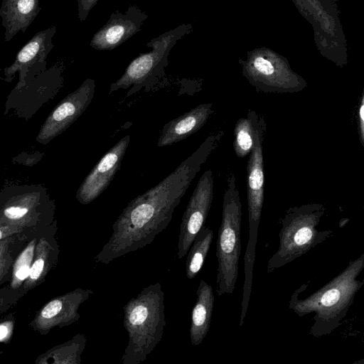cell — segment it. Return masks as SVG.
I'll return each mask as SVG.
<instances>
[{
	"label": "cell",
	"mask_w": 364,
	"mask_h": 364,
	"mask_svg": "<svg viewBox=\"0 0 364 364\" xmlns=\"http://www.w3.org/2000/svg\"><path fill=\"white\" fill-rule=\"evenodd\" d=\"M86 342L85 334L77 333L70 340L55 346L38 355L35 363L80 364L81 355L85 348Z\"/></svg>",
	"instance_id": "obj_20"
},
{
	"label": "cell",
	"mask_w": 364,
	"mask_h": 364,
	"mask_svg": "<svg viewBox=\"0 0 364 364\" xmlns=\"http://www.w3.org/2000/svg\"><path fill=\"white\" fill-rule=\"evenodd\" d=\"M41 11L39 0H2L0 17L6 42L20 31L25 33Z\"/></svg>",
	"instance_id": "obj_17"
},
{
	"label": "cell",
	"mask_w": 364,
	"mask_h": 364,
	"mask_svg": "<svg viewBox=\"0 0 364 364\" xmlns=\"http://www.w3.org/2000/svg\"><path fill=\"white\" fill-rule=\"evenodd\" d=\"M14 237L4 239L0 241V260L9 252V247L14 242Z\"/></svg>",
	"instance_id": "obj_30"
},
{
	"label": "cell",
	"mask_w": 364,
	"mask_h": 364,
	"mask_svg": "<svg viewBox=\"0 0 364 364\" xmlns=\"http://www.w3.org/2000/svg\"><path fill=\"white\" fill-rule=\"evenodd\" d=\"M2 221H1V219L0 218V224H2Z\"/></svg>",
	"instance_id": "obj_31"
},
{
	"label": "cell",
	"mask_w": 364,
	"mask_h": 364,
	"mask_svg": "<svg viewBox=\"0 0 364 364\" xmlns=\"http://www.w3.org/2000/svg\"><path fill=\"white\" fill-rule=\"evenodd\" d=\"M129 141V134L122 138L87 174L76 193V199L80 204L92 203L107 189L120 168Z\"/></svg>",
	"instance_id": "obj_14"
},
{
	"label": "cell",
	"mask_w": 364,
	"mask_h": 364,
	"mask_svg": "<svg viewBox=\"0 0 364 364\" xmlns=\"http://www.w3.org/2000/svg\"><path fill=\"white\" fill-rule=\"evenodd\" d=\"M25 229L13 225L0 224V241L22 233Z\"/></svg>",
	"instance_id": "obj_29"
},
{
	"label": "cell",
	"mask_w": 364,
	"mask_h": 364,
	"mask_svg": "<svg viewBox=\"0 0 364 364\" xmlns=\"http://www.w3.org/2000/svg\"><path fill=\"white\" fill-rule=\"evenodd\" d=\"M363 269L364 253L351 259L343 271L306 298H299L304 286L292 294L289 309L300 317L314 314L310 334L320 338L331 333L341 325L364 284V279L358 278Z\"/></svg>",
	"instance_id": "obj_1"
},
{
	"label": "cell",
	"mask_w": 364,
	"mask_h": 364,
	"mask_svg": "<svg viewBox=\"0 0 364 364\" xmlns=\"http://www.w3.org/2000/svg\"><path fill=\"white\" fill-rule=\"evenodd\" d=\"M213 237V231L203 226L194 238L187 254L186 275L189 279L196 277L203 266Z\"/></svg>",
	"instance_id": "obj_21"
},
{
	"label": "cell",
	"mask_w": 364,
	"mask_h": 364,
	"mask_svg": "<svg viewBox=\"0 0 364 364\" xmlns=\"http://www.w3.org/2000/svg\"><path fill=\"white\" fill-rule=\"evenodd\" d=\"M37 239L31 240L18 255L11 266V279L9 286L13 289H20L26 279L31 269Z\"/></svg>",
	"instance_id": "obj_23"
},
{
	"label": "cell",
	"mask_w": 364,
	"mask_h": 364,
	"mask_svg": "<svg viewBox=\"0 0 364 364\" xmlns=\"http://www.w3.org/2000/svg\"><path fill=\"white\" fill-rule=\"evenodd\" d=\"M212 107V103L200 104L167 122L161 131L156 146H170L198 131L213 114Z\"/></svg>",
	"instance_id": "obj_16"
},
{
	"label": "cell",
	"mask_w": 364,
	"mask_h": 364,
	"mask_svg": "<svg viewBox=\"0 0 364 364\" xmlns=\"http://www.w3.org/2000/svg\"><path fill=\"white\" fill-rule=\"evenodd\" d=\"M214 300L212 287L201 279L196 291V301L191 318L190 339L193 346L201 344L209 331Z\"/></svg>",
	"instance_id": "obj_18"
},
{
	"label": "cell",
	"mask_w": 364,
	"mask_h": 364,
	"mask_svg": "<svg viewBox=\"0 0 364 364\" xmlns=\"http://www.w3.org/2000/svg\"><path fill=\"white\" fill-rule=\"evenodd\" d=\"M191 31L192 25L183 23L152 38L146 45L151 50L139 54L129 64L122 75L111 84L109 94L131 87L127 92L129 96L144 87L152 86L164 75L171 49Z\"/></svg>",
	"instance_id": "obj_5"
},
{
	"label": "cell",
	"mask_w": 364,
	"mask_h": 364,
	"mask_svg": "<svg viewBox=\"0 0 364 364\" xmlns=\"http://www.w3.org/2000/svg\"><path fill=\"white\" fill-rule=\"evenodd\" d=\"M95 92V81L87 78L78 88L63 98L41 127L36 141L46 145L69 128L88 107Z\"/></svg>",
	"instance_id": "obj_10"
},
{
	"label": "cell",
	"mask_w": 364,
	"mask_h": 364,
	"mask_svg": "<svg viewBox=\"0 0 364 364\" xmlns=\"http://www.w3.org/2000/svg\"><path fill=\"white\" fill-rule=\"evenodd\" d=\"M325 210L322 204L309 203L286 211L280 221L278 249L267 264L268 274L303 256L333 235V230L318 228Z\"/></svg>",
	"instance_id": "obj_3"
},
{
	"label": "cell",
	"mask_w": 364,
	"mask_h": 364,
	"mask_svg": "<svg viewBox=\"0 0 364 364\" xmlns=\"http://www.w3.org/2000/svg\"><path fill=\"white\" fill-rule=\"evenodd\" d=\"M93 293L92 289L77 288L52 299L37 311L30 327L45 336L55 327L62 328L75 323L80 317V305Z\"/></svg>",
	"instance_id": "obj_12"
},
{
	"label": "cell",
	"mask_w": 364,
	"mask_h": 364,
	"mask_svg": "<svg viewBox=\"0 0 364 364\" xmlns=\"http://www.w3.org/2000/svg\"><path fill=\"white\" fill-rule=\"evenodd\" d=\"M13 261V257L10 252H8L4 257L0 260V287L6 282V279H8Z\"/></svg>",
	"instance_id": "obj_27"
},
{
	"label": "cell",
	"mask_w": 364,
	"mask_h": 364,
	"mask_svg": "<svg viewBox=\"0 0 364 364\" xmlns=\"http://www.w3.org/2000/svg\"><path fill=\"white\" fill-rule=\"evenodd\" d=\"M358 131L360 142L364 146V91L362 92L358 109Z\"/></svg>",
	"instance_id": "obj_28"
},
{
	"label": "cell",
	"mask_w": 364,
	"mask_h": 364,
	"mask_svg": "<svg viewBox=\"0 0 364 364\" xmlns=\"http://www.w3.org/2000/svg\"><path fill=\"white\" fill-rule=\"evenodd\" d=\"M54 201L41 184H10L0 191V218L3 223L27 229L51 221Z\"/></svg>",
	"instance_id": "obj_7"
},
{
	"label": "cell",
	"mask_w": 364,
	"mask_h": 364,
	"mask_svg": "<svg viewBox=\"0 0 364 364\" xmlns=\"http://www.w3.org/2000/svg\"><path fill=\"white\" fill-rule=\"evenodd\" d=\"M24 294L9 285L0 289V316L11 309Z\"/></svg>",
	"instance_id": "obj_24"
},
{
	"label": "cell",
	"mask_w": 364,
	"mask_h": 364,
	"mask_svg": "<svg viewBox=\"0 0 364 364\" xmlns=\"http://www.w3.org/2000/svg\"><path fill=\"white\" fill-rule=\"evenodd\" d=\"M14 326L15 318L13 314H9L0 321V343H8L11 341Z\"/></svg>",
	"instance_id": "obj_25"
},
{
	"label": "cell",
	"mask_w": 364,
	"mask_h": 364,
	"mask_svg": "<svg viewBox=\"0 0 364 364\" xmlns=\"http://www.w3.org/2000/svg\"><path fill=\"white\" fill-rule=\"evenodd\" d=\"M147 18L146 13L134 4L125 12L114 11L94 34L90 46L96 50H112L141 31Z\"/></svg>",
	"instance_id": "obj_15"
},
{
	"label": "cell",
	"mask_w": 364,
	"mask_h": 364,
	"mask_svg": "<svg viewBox=\"0 0 364 364\" xmlns=\"http://www.w3.org/2000/svg\"><path fill=\"white\" fill-rule=\"evenodd\" d=\"M267 134L264 118L258 115L255 121L254 146L247 165V193L248 206L249 239L244 257L245 282L243 287L250 289L256 255L258 228L264 203L263 141Z\"/></svg>",
	"instance_id": "obj_6"
},
{
	"label": "cell",
	"mask_w": 364,
	"mask_h": 364,
	"mask_svg": "<svg viewBox=\"0 0 364 364\" xmlns=\"http://www.w3.org/2000/svg\"><path fill=\"white\" fill-rule=\"evenodd\" d=\"M64 68L63 63H57L21 87H14L6 97L4 114L29 120L62 88Z\"/></svg>",
	"instance_id": "obj_8"
},
{
	"label": "cell",
	"mask_w": 364,
	"mask_h": 364,
	"mask_svg": "<svg viewBox=\"0 0 364 364\" xmlns=\"http://www.w3.org/2000/svg\"><path fill=\"white\" fill-rule=\"evenodd\" d=\"M257 113L248 110L246 117L240 118L234 127L233 148L237 157L248 156L254 146L255 121Z\"/></svg>",
	"instance_id": "obj_22"
},
{
	"label": "cell",
	"mask_w": 364,
	"mask_h": 364,
	"mask_svg": "<svg viewBox=\"0 0 364 364\" xmlns=\"http://www.w3.org/2000/svg\"><path fill=\"white\" fill-rule=\"evenodd\" d=\"M128 343L122 364L144 361L162 339L166 326L164 293L159 282L149 284L123 307Z\"/></svg>",
	"instance_id": "obj_2"
},
{
	"label": "cell",
	"mask_w": 364,
	"mask_h": 364,
	"mask_svg": "<svg viewBox=\"0 0 364 364\" xmlns=\"http://www.w3.org/2000/svg\"><path fill=\"white\" fill-rule=\"evenodd\" d=\"M56 31L53 26L36 33L18 52L14 61L4 69V81L11 82L18 73V80L14 87L19 88L45 71Z\"/></svg>",
	"instance_id": "obj_9"
},
{
	"label": "cell",
	"mask_w": 364,
	"mask_h": 364,
	"mask_svg": "<svg viewBox=\"0 0 364 364\" xmlns=\"http://www.w3.org/2000/svg\"><path fill=\"white\" fill-rule=\"evenodd\" d=\"M213 198V174L211 169L205 171L198 181L183 215L179 230L178 259L187 252L196 235L204 225Z\"/></svg>",
	"instance_id": "obj_11"
},
{
	"label": "cell",
	"mask_w": 364,
	"mask_h": 364,
	"mask_svg": "<svg viewBox=\"0 0 364 364\" xmlns=\"http://www.w3.org/2000/svg\"><path fill=\"white\" fill-rule=\"evenodd\" d=\"M245 76L259 92L295 93L306 87V81L287 67L278 66L261 56L255 58L248 65Z\"/></svg>",
	"instance_id": "obj_13"
},
{
	"label": "cell",
	"mask_w": 364,
	"mask_h": 364,
	"mask_svg": "<svg viewBox=\"0 0 364 364\" xmlns=\"http://www.w3.org/2000/svg\"><path fill=\"white\" fill-rule=\"evenodd\" d=\"M100 0H77V16L80 22H84L91 9Z\"/></svg>",
	"instance_id": "obj_26"
},
{
	"label": "cell",
	"mask_w": 364,
	"mask_h": 364,
	"mask_svg": "<svg viewBox=\"0 0 364 364\" xmlns=\"http://www.w3.org/2000/svg\"><path fill=\"white\" fill-rule=\"evenodd\" d=\"M58 255V247L45 237H41L37 241L28 275L19 289L24 295L44 282L48 273L56 262Z\"/></svg>",
	"instance_id": "obj_19"
},
{
	"label": "cell",
	"mask_w": 364,
	"mask_h": 364,
	"mask_svg": "<svg viewBox=\"0 0 364 364\" xmlns=\"http://www.w3.org/2000/svg\"><path fill=\"white\" fill-rule=\"evenodd\" d=\"M242 204L236 176L230 173L223 195L221 223L218 232L216 291L218 296L233 293L238 277L241 252Z\"/></svg>",
	"instance_id": "obj_4"
}]
</instances>
